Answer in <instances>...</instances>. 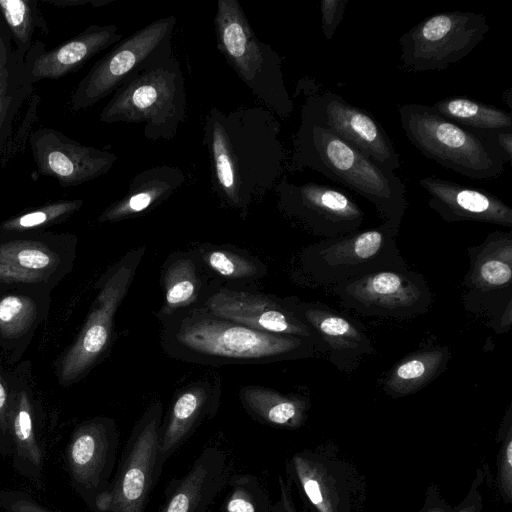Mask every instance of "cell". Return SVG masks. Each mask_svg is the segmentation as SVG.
I'll list each match as a JSON object with an SVG mask.
<instances>
[{"label": "cell", "instance_id": "6", "mask_svg": "<svg viewBox=\"0 0 512 512\" xmlns=\"http://www.w3.org/2000/svg\"><path fill=\"white\" fill-rule=\"evenodd\" d=\"M219 52L252 94L281 119L294 111L285 86L282 57L255 34L237 0H218L214 17Z\"/></svg>", "mask_w": 512, "mask_h": 512}, {"label": "cell", "instance_id": "37", "mask_svg": "<svg viewBox=\"0 0 512 512\" xmlns=\"http://www.w3.org/2000/svg\"><path fill=\"white\" fill-rule=\"evenodd\" d=\"M203 259L210 269L225 278L246 279L260 274V267L256 263L228 250H209Z\"/></svg>", "mask_w": 512, "mask_h": 512}, {"label": "cell", "instance_id": "36", "mask_svg": "<svg viewBox=\"0 0 512 512\" xmlns=\"http://www.w3.org/2000/svg\"><path fill=\"white\" fill-rule=\"evenodd\" d=\"M222 512H271L269 497L261 480L252 474L232 473Z\"/></svg>", "mask_w": 512, "mask_h": 512}, {"label": "cell", "instance_id": "44", "mask_svg": "<svg viewBox=\"0 0 512 512\" xmlns=\"http://www.w3.org/2000/svg\"><path fill=\"white\" fill-rule=\"evenodd\" d=\"M271 512H290L288 501L285 494L282 495L281 500L271 508Z\"/></svg>", "mask_w": 512, "mask_h": 512}, {"label": "cell", "instance_id": "20", "mask_svg": "<svg viewBox=\"0 0 512 512\" xmlns=\"http://www.w3.org/2000/svg\"><path fill=\"white\" fill-rule=\"evenodd\" d=\"M117 25L91 24L67 41L51 48L35 40L25 56V64L33 84L41 80H58L73 73L101 51L122 39Z\"/></svg>", "mask_w": 512, "mask_h": 512}, {"label": "cell", "instance_id": "13", "mask_svg": "<svg viewBox=\"0 0 512 512\" xmlns=\"http://www.w3.org/2000/svg\"><path fill=\"white\" fill-rule=\"evenodd\" d=\"M143 248L130 251L104 278L78 337L57 364L63 385L79 380L103 355L111 341L114 317L128 292Z\"/></svg>", "mask_w": 512, "mask_h": 512}, {"label": "cell", "instance_id": "9", "mask_svg": "<svg viewBox=\"0 0 512 512\" xmlns=\"http://www.w3.org/2000/svg\"><path fill=\"white\" fill-rule=\"evenodd\" d=\"M75 238L49 232H0V293L49 292L70 270Z\"/></svg>", "mask_w": 512, "mask_h": 512}, {"label": "cell", "instance_id": "39", "mask_svg": "<svg viewBox=\"0 0 512 512\" xmlns=\"http://www.w3.org/2000/svg\"><path fill=\"white\" fill-rule=\"evenodd\" d=\"M0 508L4 512H56L37 501L28 492L15 489L0 491Z\"/></svg>", "mask_w": 512, "mask_h": 512}, {"label": "cell", "instance_id": "38", "mask_svg": "<svg viewBox=\"0 0 512 512\" xmlns=\"http://www.w3.org/2000/svg\"><path fill=\"white\" fill-rule=\"evenodd\" d=\"M12 388L0 367V455L11 457L10 413Z\"/></svg>", "mask_w": 512, "mask_h": 512}, {"label": "cell", "instance_id": "33", "mask_svg": "<svg viewBox=\"0 0 512 512\" xmlns=\"http://www.w3.org/2000/svg\"><path fill=\"white\" fill-rule=\"evenodd\" d=\"M163 287V314L167 318L196 302L200 281L194 260L188 256H180L170 261L163 275Z\"/></svg>", "mask_w": 512, "mask_h": 512}, {"label": "cell", "instance_id": "25", "mask_svg": "<svg viewBox=\"0 0 512 512\" xmlns=\"http://www.w3.org/2000/svg\"><path fill=\"white\" fill-rule=\"evenodd\" d=\"M185 180L179 167L157 165L147 168L133 177L122 198L103 210L98 222L120 221L156 207L179 190Z\"/></svg>", "mask_w": 512, "mask_h": 512}, {"label": "cell", "instance_id": "31", "mask_svg": "<svg viewBox=\"0 0 512 512\" xmlns=\"http://www.w3.org/2000/svg\"><path fill=\"white\" fill-rule=\"evenodd\" d=\"M240 398L252 417L273 426L296 424L304 408L300 399L260 386L242 388Z\"/></svg>", "mask_w": 512, "mask_h": 512}, {"label": "cell", "instance_id": "5", "mask_svg": "<svg viewBox=\"0 0 512 512\" xmlns=\"http://www.w3.org/2000/svg\"><path fill=\"white\" fill-rule=\"evenodd\" d=\"M398 115L410 143L446 169L476 180L494 179L504 171L506 160L492 132L469 130L426 104L399 105Z\"/></svg>", "mask_w": 512, "mask_h": 512}, {"label": "cell", "instance_id": "12", "mask_svg": "<svg viewBox=\"0 0 512 512\" xmlns=\"http://www.w3.org/2000/svg\"><path fill=\"white\" fill-rule=\"evenodd\" d=\"M346 308L366 317L407 319L428 311L432 292L408 266L384 269L332 286Z\"/></svg>", "mask_w": 512, "mask_h": 512}, {"label": "cell", "instance_id": "26", "mask_svg": "<svg viewBox=\"0 0 512 512\" xmlns=\"http://www.w3.org/2000/svg\"><path fill=\"white\" fill-rule=\"evenodd\" d=\"M469 269L463 278L468 291L512 290V232L494 231L467 249Z\"/></svg>", "mask_w": 512, "mask_h": 512}, {"label": "cell", "instance_id": "7", "mask_svg": "<svg viewBox=\"0 0 512 512\" xmlns=\"http://www.w3.org/2000/svg\"><path fill=\"white\" fill-rule=\"evenodd\" d=\"M399 228L387 221L376 227L321 239L303 252L304 271L320 285L390 268L407 266L396 245Z\"/></svg>", "mask_w": 512, "mask_h": 512}, {"label": "cell", "instance_id": "4", "mask_svg": "<svg viewBox=\"0 0 512 512\" xmlns=\"http://www.w3.org/2000/svg\"><path fill=\"white\" fill-rule=\"evenodd\" d=\"M187 94L173 48L135 69L102 109L101 122L142 123L151 141L173 139L186 119Z\"/></svg>", "mask_w": 512, "mask_h": 512}, {"label": "cell", "instance_id": "17", "mask_svg": "<svg viewBox=\"0 0 512 512\" xmlns=\"http://www.w3.org/2000/svg\"><path fill=\"white\" fill-rule=\"evenodd\" d=\"M28 140L38 173L55 179L62 187L103 176L118 159L110 151L84 145L53 128L34 130Z\"/></svg>", "mask_w": 512, "mask_h": 512}, {"label": "cell", "instance_id": "29", "mask_svg": "<svg viewBox=\"0 0 512 512\" xmlns=\"http://www.w3.org/2000/svg\"><path fill=\"white\" fill-rule=\"evenodd\" d=\"M48 292L14 289L0 296V340L15 342L30 334L47 310Z\"/></svg>", "mask_w": 512, "mask_h": 512}, {"label": "cell", "instance_id": "2", "mask_svg": "<svg viewBox=\"0 0 512 512\" xmlns=\"http://www.w3.org/2000/svg\"><path fill=\"white\" fill-rule=\"evenodd\" d=\"M286 169H311L362 196L376 208L383 221L400 228L408 207L406 185L346 142L309 112L301 109L300 125L293 136Z\"/></svg>", "mask_w": 512, "mask_h": 512}, {"label": "cell", "instance_id": "34", "mask_svg": "<svg viewBox=\"0 0 512 512\" xmlns=\"http://www.w3.org/2000/svg\"><path fill=\"white\" fill-rule=\"evenodd\" d=\"M82 205V199L50 202L3 221L0 224V232H38L67 220L79 211Z\"/></svg>", "mask_w": 512, "mask_h": 512}, {"label": "cell", "instance_id": "42", "mask_svg": "<svg viewBox=\"0 0 512 512\" xmlns=\"http://www.w3.org/2000/svg\"><path fill=\"white\" fill-rule=\"evenodd\" d=\"M303 489L313 504L318 505L322 502L320 485L317 480L311 478H303Z\"/></svg>", "mask_w": 512, "mask_h": 512}, {"label": "cell", "instance_id": "24", "mask_svg": "<svg viewBox=\"0 0 512 512\" xmlns=\"http://www.w3.org/2000/svg\"><path fill=\"white\" fill-rule=\"evenodd\" d=\"M217 396L207 384H193L174 398L162 422L157 453L160 476L168 459L188 440L198 425L217 409Z\"/></svg>", "mask_w": 512, "mask_h": 512}, {"label": "cell", "instance_id": "40", "mask_svg": "<svg viewBox=\"0 0 512 512\" xmlns=\"http://www.w3.org/2000/svg\"><path fill=\"white\" fill-rule=\"evenodd\" d=\"M349 0L320 1L321 28L326 40H331L344 18Z\"/></svg>", "mask_w": 512, "mask_h": 512}, {"label": "cell", "instance_id": "28", "mask_svg": "<svg viewBox=\"0 0 512 512\" xmlns=\"http://www.w3.org/2000/svg\"><path fill=\"white\" fill-rule=\"evenodd\" d=\"M451 358L448 346L422 347L402 358L383 377V390L402 397L424 388L440 376Z\"/></svg>", "mask_w": 512, "mask_h": 512}, {"label": "cell", "instance_id": "43", "mask_svg": "<svg viewBox=\"0 0 512 512\" xmlns=\"http://www.w3.org/2000/svg\"><path fill=\"white\" fill-rule=\"evenodd\" d=\"M44 1L53 5H56L58 7H74V6H81L85 4H92L94 7H99L101 5H105L109 1L106 0H40Z\"/></svg>", "mask_w": 512, "mask_h": 512}, {"label": "cell", "instance_id": "3", "mask_svg": "<svg viewBox=\"0 0 512 512\" xmlns=\"http://www.w3.org/2000/svg\"><path fill=\"white\" fill-rule=\"evenodd\" d=\"M163 342L173 356L207 364L269 363L320 352L310 339L258 331L202 307L184 308L168 317Z\"/></svg>", "mask_w": 512, "mask_h": 512}, {"label": "cell", "instance_id": "8", "mask_svg": "<svg viewBox=\"0 0 512 512\" xmlns=\"http://www.w3.org/2000/svg\"><path fill=\"white\" fill-rule=\"evenodd\" d=\"M489 30L483 14L458 10L433 14L399 38L400 67L409 73L445 70L471 53Z\"/></svg>", "mask_w": 512, "mask_h": 512}, {"label": "cell", "instance_id": "1", "mask_svg": "<svg viewBox=\"0 0 512 512\" xmlns=\"http://www.w3.org/2000/svg\"><path fill=\"white\" fill-rule=\"evenodd\" d=\"M214 193L226 205L246 210L275 188L286 169L281 124L265 107L223 111L212 107L203 124Z\"/></svg>", "mask_w": 512, "mask_h": 512}, {"label": "cell", "instance_id": "15", "mask_svg": "<svg viewBox=\"0 0 512 512\" xmlns=\"http://www.w3.org/2000/svg\"><path fill=\"white\" fill-rule=\"evenodd\" d=\"M280 208L313 235L337 237L359 230L364 212L343 190L326 184H295L286 178L275 186Z\"/></svg>", "mask_w": 512, "mask_h": 512}, {"label": "cell", "instance_id": "16", "mask_svg": "<svg viewBox=\"0 0 512 512\" xmlns=\"http://www.w3.org/2000/svg\"><path fill=\"white\" fill-rule=\"evenodd\" d=\"M302 108L381 167L394 171L400 155L386 130L366 110L329 90H306Z\"/></svg>", "mask_w": 512, "mask_h": 512}, {"label": "cell", "instance_id": "46", "mask_svg": "<svg viewBox=\"0 0 512 512\" xmlns=\"http://www.w3.org/2000/svg\"><path fill=\"white\" fill-rule=\"evenodd\" d=\"M505 98L507 99V105L511 107V89H507L504 93Z\"/></svg>", "mask_w": 512, "mask_h": 512}, {"label": "cell", "instance_id": "30", "mask_svg": "<svg viewBox=\"0 0 512 512\" xmlns=\"http://www.w3.org/2000/svg\"><path fill=\"white\" fill-rule=\"evenodd\" d=\"M438 114L469 130L512 132V114L464 96H452L430 105Z\"/></svg>", "mask_w": 512, "mask_h": 512}, {"label": "cell", "instance_id": "11", "mask_svg": "<svg viewBox=\"0 0 512 512\" xmlns=\"http://www.w3.org/2000/svg\"><path fill=\"white\" fill-rule=\"evenodd\" d=\"M162 419L163 407L157 402L135 424L108 491L94 512H144L160 477L157 453Z\"/></svg>", "mask_w": 512, "mask_h": 512}, {"label": "cell", "instance_id": "45", "mask_svg": "<svg viewBox=\"0 0 512 512\" xmlns=\"http://www.w3.org/2000/svg\"><path fill=\"white\" fill-rule=\"evenodd\" d=\"M506 456H507L508 465L511 466L512 465V443L511 442L508 443V446L506 449Z\"/></svg>", "mask_w": 512, "mask_h": 512}, {"label": "cell", "instance_id": "10", "mask_svg": "<svg viewBox=\"0 0 512 512\" xmlns=\"http://www.w3.org/2000/svg\"><path fill=\"white\" fill-rule=\"evenodd\" d=\"M173 15L150 22L121 39L79 81L70 98L73 111L88 109L103 100L138 67L173 48Z\"/></svg>", "mask_w": 512, "mask_h": 512}, {"label": "cell", "instance_id": "22", "mask_svg": "<svg viewBox=\"0 0 512 512\" xmlns=\"http://www.w3.org/2000/svg\"><path fill=\"white\" fill-rule=\"evenodd\" d=\"M429 195L428 205L448 223L472 221L512 228V208L482 189L427 176L419 180Z\"/></svg>", "mask_w": 512, "mask_h": 512}, {"label": "cell", "instance_id": "35", "mask_svg": "<svg viewBox=\"0 0 512 512\" xmlns=\"http://www.w3.org/2000/svg\"><path fill=\"white\" fill-rule=\"evenodd\" d=\"M466 311L487 319L496 333L509 332L512 326V290L500 292L468 291L463 295Z\"/></svg>", "mask_w": 512, "mask_h": 512}, {"label": "cell", "instance_id": "18", "mask_svg": "<svg viewBox=\"0 0 512 512\" xmlns=\"http://www.w3.org/2000/svg\"><path fill=\"white\" fill-rule=\"evenodd\" d=\"M296 301L220 288L207 296L202 308L216 317L258 331L302 337L318 346L313 332L293 312Z\"/></svg>", "mask_w": 512, "mask_h": 512}, {"label": "cell", "instance_id": "19", "mask_svg": "<svg viewBox=\"0 0 512 512\" xmlns=\"http://www.w3.org/2000/svg\"><path fill=\"white\" fill-rule=\"evenodd\" d=\"M293 312L313 332L320 352L327 354L338 370L352 372L365 355L375 353L360 325L332 307L297 300Z\"/></svg>", "mask_w": 512, "mask_h": 512}, {"label": "cell", "instance_id": "14", "mask_svg": "<svg viewBox=\"0 0 512 512\" xmlns=\"http://www.w3.org/2000/svg\"><path fill=\"white\" fill-rule=\"evenodd\" d=\"M119 432L115 421L94 417L71 433L65 451L70 483L94 512L107 493L116 466Z\"/></svg>", "mask_w": 512, "mask_h": 512}, {"label": "cell", "instance_id": "23", "mask_svg": "<svg viewBox=\"0 0 512 512\" xmlns=\"http://www.w3.org/2000/svg\"><path fill=\"white\" fill-rule=\"evenodd\" d=\"M24 59L0 18V163L18 154L19 120L24 105L34 95Z\"/></svg>", "mask_w": 512, "mask_h": 512}, {"label": "cell", "instance_id": "21", "mask_svg": "<svg viewBox=\"0 0 512 512\" xmlns=\"http://www.w3.org/2000/svg\"><path fill=\"white\" fill-rule=\"evenodd\" d=\"M232 475V458L218 444H208L187 473L167 487L158 512H206Z\"/></svg>", "mask_w": 512, "mask_h": 512}, {"label": "cell", "instance_id": "41", "mask_svg": "<svg viewBox=\"0 0 512 512\" xmlns=\"http://www.w3.org/2000/svg\"><path fill=\"white\" fill-rule=\"evenodd\" d=\"M491 136L502 152L506 163L512 160V132H492Z\"/></svg>", "mask_w": 512, "mask_h": 512}, {"label": "cell", "instance_id": "32", "mask_svg": "<svg viewBox=\"0 0 512 512\" xmlns=\"http://www.w3.org/2000/svg\"><path fill=\"white\" fill-rule=\"evenodd\" d=\"M38 0H0V18L15 45L24 57L34 43L36 30L49 33Z\"/></svg>", "mask_w": 512, "mask_h": 512}, {"label": "cell", "instance_id": "27", "mask_svg": "<svg viewBox=\"0 0 512 512\" xmlns=\"http://www.w3.org/2000/svg\"><path fill=\"white\" fill-rule=\"evenodd\" d=\"M10 436L13 468L30 481L40 484L44 452L37 434L34 402L24 386L12 388Z\"/></svg>", "mask_w": 512, "mask_h": 512}]
</instances>
